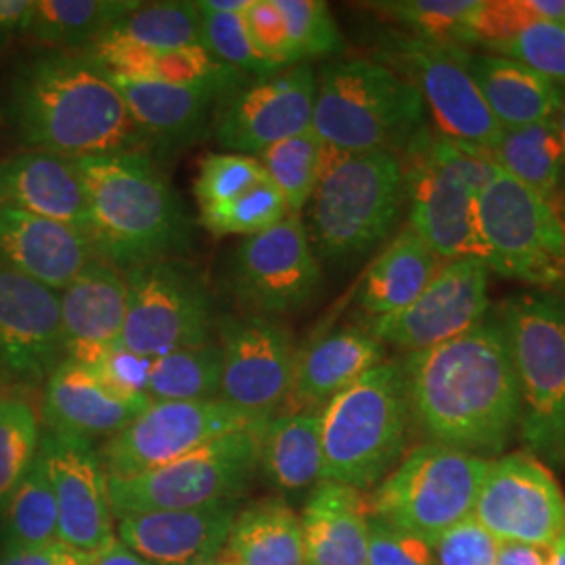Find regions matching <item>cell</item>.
<instances>
[{
	"mask_svg": "<svg viewBox=\"0 0 565 565\" xmlns=\"http://www.w3.org/2000/svg\"><path fill=\"white\" fill-rule=\"evenodd\" d=\"M401 364L413 424L429 443L497 459L520 429V385L497 317Z\"/></svg>",
	"mask_w": 565,
	"mask_h": 565,
	"instance_id": "6da1fadb",
	"label": "cell"
},
{
	"mask_svg": "<svg viewBox=\"0 0 565 565\" xmlns=\"http://www.w3.org/2000/svg\"><path fill=\"white\" fill-rule=\"evenodd\" d=\"M4 114L25 149L72 160L149 151L118 84L90 51L42 49L20 61Z\"/></svg>",
	"mask_w": 565,
	"mask_h": 565,
	"instance_id": "7a4b0ae2",
	"label": "cell"
},
{
	"mask_svg": "<svg viewBox=\"0 0 565 565\" xmlns=\"http://www.w3.org/2000/svg\"><path fill=\"white\" fill-rule=\"evenodd\" d=\"M97 256L126 273L174 258L191 243L179 195L149 151L78 158Z\"/></svg>",
	"mask_w": 565,
	"mask_h": 565,
	"instance_id": "3957f363",
	"label": "cell"
},
{
	"mask_svg": "<svg viewBox=\"0 0 565 565\" xmlns=\"http://www.w3.org/2000/svg\"><path fill=\"white\" fill-rule=\"evenodd\" d=\"M312 128L335 153L403 156L425 130V103L380 61H331L317 74Z\"/></svg>",
	"mask_w": 565,
	"mask_h": 565,
	"instance_id": "277c9868",
	"label": "cell"
},
{
	"mask_svg": "<svg viewBox=\"0 0 565 565\" xmlns=\"http://www.w3.org/2000/svg\"><path fill=\"white\" fill-rule=\"evenodd\" d=\"M404 210L406 174L401 156L331 151L306 205L303 224L319 260L345 263L387 239Z\"/></svg>",
	"mask_w": 565,
	"mask_h": 565,
	"instance_id": "5b68a950",
	"label": "cell"
},
{
	"mask_svg": "<svg viewBox=\"0 0 565 565\" xmlns=\"http://www.w3.org/2000/svg\"><path fill=\"white\" fill-rule=\"evenodd\" d=\"M413 425L403 364H377L321 413V482L375 488L403 461Z\"/></svg>",
	"mask_w": 565,
	"mask_h": 565,
	"instance_id": "8992f818",
	"label": "cell"
},
{
	"mask_svg": "<svg viewBox=\"0 0 565 565\" xmlns=\"http://www.w3.org/2000/svg\"><path fill=\"white\" fill-rule=\"evenodd\" d=\"M520 385V438L539 461L565 463V298H509L497 315Z\"/></svg>",
	"mask_w": 565,
	"mask_h": 565,
	"instance_id": "52a82bcc",
	"label": "cell"
},
{
	"mask_svg": "<svg viewBox=\"0 0 565 565\" xmlns=\"http://www.w3.org/2000/svg\"><path fill=\"white\" fill-rule=\"evenodd\" d=\"M401 158L408 228L446 263L484 260L478 200L499 168L427 128Z\"/></svg>",
	"mask_w": 565,
	"mask_h": 565,
	"instance_id": "ba28073f",
	"label": "cell"
},
{
	"mask_svg": "<svg viewBox=\"0 0 565 565\" xmlns=\"http://www.w3.org/2000/svg\"><path fill=\"white\" fill-rule=\"evenodd\" d=\"M490 461L434 443L417 446L375 486L369 513L436 546L471 520Z\"/></svg>",
	"mask_w": 565,
	"mask_h": 565,
	"instance_id": "9c48e42d",
	"label": "cell"
},
{
	"mask_svg": "<svg viewBox=\"0 0 565 565\" xmlns=\"http://www.w3.org/2000/svg\"><path fill=\"white\" fill-rule=\"evenodd\" d=\"M264 424L226 434L141 476L109 480L114 518L237 503L260 471Z\"/></svg>",
	"mask_w": 565,
	"mask_h": 565,
	"instance_id": "30bf717a",
	"label": "cell"
},
{
	"mask_svg": "<svg viewBox=\"0 0 565 565\" xmlns=\"http://www.w3.org/2000/svg\"><path fill=\"white\" fill-rule=\"evenodd\" d=\"M478 228L490 273L551 289L565 282V214L497 170L478 200Z\"/></svg>",
	"mask_w": 565,
	"mask_h": 565,
	"instance_id": "8fae6325",
	"label": "cell"
},
{
	"mask_svg": "<svg viewBox=\"0 0 565 565\" xmlns=\"http://www.w3.org/2000/svg\"><path fill=\"white\" fill-rule=\"evenodd\" d=\"M380 57L417 88L436 135L480 158L499 141L503 126L486 107L467 70L463 46L390 32L380 41Z\"/></svg>",
	"mask_w": 565,
	"mask_h": 565,
	"instance_id": "7c38bea8",
	"label": "cell"
},
{
	"mask_svg": "<svg viewBox=\"0 0 565 565\" xmlns=\"http://www.w3.org/2000/svg\"><path fill=\"white\" fill-rule=\"evenodd\" d=\"M128 302L121 345L145 359L212 340L214 302L202 277L177 258L139 264L124 273Z\"/></svg>",
	"mask_w": 565,
	"mask_h": 565,
	"instance_id": "4fadbf2b",
	"label": "cell"
},
{
	"mask_svg": "<svg viewBox=\"0 0 565 565\" xmlns=\"http://www.w3.org/2000/svg\"><path fill=\"white\" fill-rule=\"evenodd\" d=\"M228 296L245 315L281 317L298 312L317 296L323 270L302 214H287L273 228L243 237L226 263Z\"/></svg>",
	"mask_w": 565,
	"mask_h": 565,
	"instance_id": "5bb4252c",
	"label": "cell"
},
{
	"mask_svg": "<svg viewBox=\"0 0 565 565\" xmlns=\"http://www.w3.org/2000/svg\"><path fill=\"white\" fill-rule=\"evenodd\" d=\"M223 398L151 403L99 448L107 480H126L172 463L226 434L264 424Z\"/></svg>",
	"mask_w": 565,
	"mask_h": 565,
	"instance_id": "9a60e30c",
	"label": "cell"
},
{
	"mask_svg": "<svg viewBox=\"0 0 565 565\" xmlns=\"http://www.w3.org/2000/svg\"><path fill=\"white\" fill-rule=\"evenodd\" d=\"M315 99L317 72L310 63L249 78L218 103L212 137L224 153L258 158L268 147L312 128Z\"/></svg>",
	"mask_w": 565,
	"mask_h": 565,
	"instance_id": "2e32d148",
	"label": "cell"
},
{
	"mask_svg": "<svg viewBox=\"0 0 565 565\" xmlns=\"http://www.w3.org/2000/svg\"><path fill=\"white\" fill-rule=\"evenodd\" d=\"M471 520L497 543L553 546L565 532V494L543 461L527 452L492 459Z\"/></svg>",
	"mask_w": 565,
	"mask_h": 565,
	"instance_id": "e0dca14e",
	"label": "cell"
},
{
	"mask_svg": "<svg viewBox=\"0 0 565 565\" xmlns=\"http://www.w3.org/2000/svg\"><path fill=\"white\" fill-rule=\"evenodd\" d=\"M223 350L221 398L256 419H270L287 404L298 350L275 319L243 315L218 321Z\"/></svg>",
	"mask_w": 565,
	"mask_h": 565,
	"instance_id": "ac0fdd59",
	"label": "cell"
},
{
	"mask_svg": "<svg viewBox=\"0 0 565 565\" xmlns=\"http://www.w3.org/2000/svg\"><path fill=\"white\" fill-rule=\"evenodd\" d=\"M60 513V541L99 555L118 539L109 480L93 440L46 429L39 448Z\"/></svg>",
	"mask_w": 565,
	"mask_h": 565,
	"instance_id": "d6986e66",
	"label": "cell"
},
{
	"mask_svg": "<svg viewBox=\"0 0 565 565\" xmlns=\"http://www.w3.org/2000/svg\"><path fill=\"white\" fill-rule=\"evenodd\" d=\"M488 281L484 260H450L415 302L396 315L371 319L369 333L406 354L448 342L488 317Z\"/></svg>",
	"mask_w": 565,
	"mask_h": 565,
	"instance_id": "ffe728a7",
	"label": "cell"
},
{
	"mask_svg": "<svg viewBox=\"0 0 565 565\" xmlns=\"http://www.w3.org/2000/svg\"><path fill=\"white\" fill-rule=\"evenodd\" d=\"M63 359L60 294L0 256V369L42 380Z\"/></svg>",
	"mask_w": 565,
	"mask_h": 565,
	"instance_id": "44dd1931",
	"label": "cell"
},
{
	"mask_svg": "<svg viewBox=\"0 0 565 565\" xmlns=\"http://www.w3.org/2000/svg\"><path fill=\"white\" fill-rule=\"evenodd\" d=\"M235 518V503L142 511L118 518V541L151 565H202L226 546Z\"/></svg>",
	"mask_w": 565,
	"mask_h": 565,
	"instance_id": "7402d4cb",
	"label": "cell"
},
{
	"mask_svg": "<svg viewBox=\"0 0 565 565\" xmlns=\"http://www.w3.org/2000/svg\"><path fill=\"white\" fill-rule=\"evenodd\" d=\"M151 404L149 396H124L86 364L61 359L46 375L42 417L53 431L82 438H111Z\"/></svg>",
	"mask_w": 565,
	"mask_h": 565,
	"instance_id": "603a6c76",
	"label": "cell"
},
{
	"mask_svg": "<svg viewBox=\"0 0 565 565\" xmlns=\"http://www.w3.org/2000/svg\"><path fill=\"white\" fill-rule=\"evenodd\" d=\"M0 256L28 279L57 294L99 258L84 231L9 203L0 205Z\"/></svg>",
	"mask_w": 565,
	"mask_h": 565,
	"instance_id": "cb8c5ba5",
	"label": "cell"
},
{
	"mask_svg": "<svg viewBox=\"0 0 565 565\" xmlns=\"http://www.w3.org/2000/svg\"><path fill=\"white\" fill-rule=\"evenodd\" d=\"M128 289L124 273L102 258L60 291L63 359L86 363L121 342Z\"/></svg>",
	"mask_w": 565,
	"mask_h": 565,
	"instance_id": "d4e9b609",
	"label": "cell"
},
{
	"mask_svg": "<svg viewBox=\"0 0 565 565\" xmlns=\"http://www.w3.org/2000/svg\"><path fill=\"white\" fill-rule=\"evenodd\" d=\"M147 149L174 153L202 139L216 107L228 95L221 86H170L151 82L116 81ZM235 90V88H233Z\"/></svg>",
	"mask_w": 565,
	"mask_h": 565,
	"instance_id": "484cf974",
	"label": "cell"
},
{
	"mask_svg": "<svg viewBox=\"0 0 565 565\" xmlns=\"http://www.w3.org/2000/svg\"><path fill=\"white\" fill-rule=\"evenodd\" d=\"M384 343L363 329H340L298 352L287 413H323L364 373L384 363Z\"/></svg>",
	"mask_w": 565,
	"mask_h": 565,
	"instance_id": "4316f807",
	"label": "cell"
},
{
	"mask_svg": "<svg viewBox=\"0 0 565 565\" xmlns=\"http://www.w3.org/2000/svg\"><path fill=\"white\" fill-rule=\"evenodd\" d=\"M4 203L90 237V207L76 160L25 149L0 163Z\"/></svg>",
	"mask_w": 565,
	"mask_h": 565,
	"instance_id": "83f0119b",
	"label": "cell"
},
{
	"mask_svg": "<svg viewBox=\"0 0 565 565\" xmlns=\"http://www.w3.org/2000/svg\"><path fill=\"white\" fill-rule=\"evenodd\" d=\"M303 565H369V503L350 486L319 482L302 518Z\"/></svg>",
	"mask_w": 565,
	"mask_h": 565,
	"instance_id": "f1b7e54d",
	"label": "cell"
},
{
	"mask_svg": "<svg viewBox=\"0 0 565 565\" xmlns=\"http://www.w3.org/2000/svg\"><path fill=\"white\" fill-rule=\"evenodd\" d=\"M114 81L151 82L170 86L237 88L252 76L214 60L203 46L149 49L126 42H95L88 49Z\"/></svg>",
	"mask_w": 565,
	"mask_h": 565,
	"instance_id": "f546056e",
	"label": "cell"
},
{
	"mask_svg": "<svg viewBox=\"0 0 565 565\" xmlns=\"http://www.w3.org/2000/svg\"><path fill=\"white\" fill-rule=\"evenodd\" d=\"M467 70L486 107L503 128L551 121L565 99L559 84L546 81L520 61L467 53Z\"/></svg>",
	"mask_w": 565,
	"mask_h": 565,
	"instance_id": "4dcf8cb0",
	"label": "cell"
},
{
	"mask_svg": "<svg viewBox=\"0 0 565 565\" xmlns=\"http://www.w3.org/2000/svg\"><path fill=\"white\" fill-rule=\"evenodd\" d=\"M445 264L446 260L406 226L369 266L356 298L359 306L373 319L396 315L424 294Z\"/></svg>",
	"mask_w": 565,
	"mask_h": 565,
	"instance_id": "1f68e13d",
	"label": "cell"
},
{
	"mask_svg": "<svg viewBox=\"0 0 565 565\" xmlns=\"http://www.w3.org/2000/svg\"><path fill=\"white\" fill-rule=\"evenodd\" d=\"M260 469L281 490L298 492L323 476L321 413H282L270 417L260 436Z\"/></svg>",
	"mask_w": 565,
	"mask_h": 565,
	"instance_id": "d6a6232c",
	"label": "cell"
},
{
	"mask_svg": "<svg viewBox=\"0 0 565 565\" xmlns=\"http://www.w3.org/2000/svg\"><path fill=\"white\" fill-rule=\"evenodd\" d=\"M484 160L564 212L565 151L557 137L555 121L503 128L499 141L486 153Z\"/></svg>",
	"mask_w": 565,
	"mask_h": 565,
	"instance_id": "836d02e7",
	"label": "cell"
},
{
	"mask_svg": "<svg viewBox=\"0 0 565 565\" xmlns=\"http://www.w3.org/2000/svg\"><path fill=\"white\" fill-rule=\"evenodd\" d=\"M226 546L233 565H303L302 522L279 499L258 501L237 513Z\"/></svg>",
	"mask_w": 565,
	"mask_h": 565,
	"instance_id": "e575fe53",
	"label": "cell"
},
{
	"mask_svg": "<svg viewBox=\"0 0 565 565\" xmlns=\"http://www.w3.org/2000/svg\"><path fill=\"white\" fill-rule=\"evenodd\" d=\"M139 4V0H32L23 39L41 42L44 49L88 51Z\"/></svg>",
	"mask_w": 565,
	"mask_h": 565,
	"instance_id": "d590c367",
	"label": "cell"
},
{
	"mask_svg": "<svg viewBox=\"0 0 565 565\" xmlns=\"http://www.w3.org/2000/svg\"><path fill=\"white\" fill-rule=\"evenodd\" d=\"M223 350L216 340L153 359L147 396L151 403H195L221 398Z\"/></svg>",
	"mask_w": 565,
	"mask_h": 565,
	"instance_id": "8d00e7d4",
	"label": "cell"
},
{
	"mask_svg": "<svg viewBox=\"0 0 565 565\" xmlns=\"http://www.w3.org/2000/svg\"><path fill=\"white\" fill-rule=\"evenodd\" d=\"M99 41L126 42L149 49L202 46V13L198 2H141ZM97 41V42H99Z\"/></svg>",
	"mask_w": 565,
	"mask_h": 565,
	"instance_id": "74e56055",
	"label": "cell"
},
{
	"mask_svg": "<svg viewBox=\"0 0 565 565\" xmlns=\"http://www.w3.org/2000/svg\"><path fill=\"white\" fill-rule=\"evenodd\" d=\"M329 153L323 139L310 128L268 147L256 160L263 163L268 181L281 191L289 212L302 214L321 182Z\"/></svg>",
	"mask_w": 565,
	"mask_h": 565,
	"instance_id": "f35d334b",
	"label": "cell"
},
{
	"mask_svg": "<svg viewBox=\"0 0 565 565\" xmlns=\"http://www.w3.org/2000/svg\"><path fill=\"white\" fill-rule=\"evenodd\" d=\"M41 440L34 401L21 392H0V505L36 461Z\"/></svg>",
	"mask_w": 565,
	"mask_h": 565,
	"instance_id": "ab89813d",
	"label": "cell"
},
{
	"mask_svg": "<svg viewBox=\"0 0 565 565\" xmlns=\"http://www.w3.org/2000/svg\"><path fill=\"white\" fill-rule=\"evenodd\" d=\"M7 522L13 546L46 545L60 541L57 501L41 457H36L7 499Z\"/></svg>",
	"mask_w": 565,
	"mask_h": 565,
	"instance_id": "60d3db41",
	"label": "cell"
},
{
	"mask_svg": "<svg viewBox=\"0 0 565 565\" xmlns=\"http://www.w3.org/2000/svg\"><path fill=\"white\" fill-rule=\"evenodd\" d=\"M480 0H384L366 7L425 41L463 46L467 25Z\"/></svg>",
	"mask_w": 565,
	"mask_h": 565,
	"instance_id": "b9f144b4",
	"label": "cell"
},
{
	"mask_svg": "<svg viewBox=\"0 0 565 565\" xmlns=\"http://www.w3.org/2000/svg\"><path fill=\"white\" fill-rule=\"evenodd\" d=\"M539 21L565 23V0H480L465 44L492 49Z\"/></svg>",
	"mask_w": 565,
	"mask_h": 565,
	"instance_id": "7bdbcfd3",
	"label": "cell"
},
{
	"mask_svg": "<svg viewBox=\"0 0 565 565\" xmlns=\"http://www.w3.org/2000/svg\"><path fill=\"white\" fill-rule=\"evenodd\" d=\"M289 207L281 191L270 181L263 182L231 202L200 210V223L214 235L252 237L287 218Z\"/></svg>",
	"mask_w": 565,
	"mask_h": 565,
	"instance_id": "ee69618b",
	"label": "cell"
},
{
	"mask_svg": "<svg viewBox=\"0 0 565 565\" xmlns=\"http://www.w3.org/2000/svg\"><path fill=\"white\" fill-rule=\"evenodd\" d=\"M198 7L202 13V46L214 60L252 78L281 72L254 46L243 18L245 13H221L205 7V2H198Z\"/></svg>",
	"mask_w": 565,
	"mask_h": 565,
	"instance_id": "f6af8a7d",
	"label": "cell"
},
{
	"mask_svg": "<svg viewBox=\"0 0 565 565\" xmlns=\"http://www.w3.org/2000/svg\"><path fill=\"white\" fill-rule=\"evenodd\" d=\"M268 181L263 163L242 153H210L203 158L193 184L200 210L231 202Z\"/></svg>",
	"mask_w": 565,
	"mask_h": 565,
	"instance_id": "bcb514c9",
	"label": "cell"
},
{
	"mask_svg": "<svg viewBox=\"0 0 565 565\" xmlns=\"http://www.w3.org/2000/svg\"><path fill=\"white\" fill-rule=\"evenodd\" d=\"M287 21L289 36L298 60L306 63L315 57L335 55L343 49V39L323 0H277Z\"/></svg>",
	"mask_w": 565,
	"mask_h": 565,
	"instance_id": "7dc6e473",
	"label": "cell"
},
{
	"mask_svg": "<svg viewBox=\"0 0 565 565\" xmlns=\"http://www.w3.org/2000/svg\"><path fill=\"white\" fill-rule=\"evenodd\" d=\"M494 55L520 61L545 76L546 81L565 84V25L539 21L527 25L513 39L492 46Z\"/></svg>",
	"mask_w": 565,
	"mask_h": 565,
	"instance_id": "c3c4849f",
	"label": "cell"
},
{
	"mask_svg": "<svg viewBox=\"0 0 565 565\" xmlns=\"http://www.w3.org/2000/svg\"><path fill=\"white\" fill-rule=\"evenodd\" d=\"M243 18L249 39L264 60L270 61L279 70L302 63L298 60L287 21L282 18L277 0H252Z\"/></svg>",
	"mask_w": 565,
	"mask_h": 565,
	"instance_id": "681fc988",
	"label": "cell"
},
{
	"mask_svg": "<svg viewBox=\"0 0 565 565\" xmlns=\"http://www.w3.org/2000/svg\"><path fill=\"white\" fill-rule=\"evenodd\" d=\"M369 565H440V562L436 546L424 539L371 518Z\"/></svg>",
	"mask_w": 565,
	"mask_h": 565,
	"instance_id": "f907efd6",
	"label": "cell"
},
{
	"mask_svg": "<svg viewBox=\"0 0 565 565\" xmlns=\"http://www.w3.org/2000/svg\"><path fill=\"white\" fill-rule=\"evenodd\" d=\"M151 363V359L135 354L118 343L97 352L82 364L93 369L105 384L124 396H147Z\"/></svg>",
	"mask_w": 565,
	"mask_h": 565,
	"instance_id": "816d5d0a",
	"label": "cell"
},
{
	"mask_svg": "<svg viewBox=\"0 0 565 565\" xmlns=\"http://www.w3.org/2000/svg\"><path fill=\"white\" fill-rule=\"evenodd\" d=\"M497 546L484 527L467 520L438 541L436 553L440 565H494Z\"/></svg>",
	"mask_w": 565,
	"mask_h": 565,
	"instance_id": "f5cc1de1",
	"label": "cell"
},
{
	"mask_svg": "<svg viewBox=\"0 0 565 565\" xmlns=\"http://www.w3.org/2000/svg\"><path fill=\"white\" fill-rule=\"evenodd\" d=\"M95 555L82 553L61 541L36 546H9L0 565H93Z\"/></svg>",
	"mask_w": 565,
	"mask_h": 565,
	"instance_id": "db71d44e",
	"label": "cell"
},
{
	"mask_svg": "<svg viewBox=\"0 0 565 565\" xmlns=\"http://www.w3.org/2000/svg\"><path fill=\"white\" fill-rule=\"evenodd\" d=\"M32 13V0H0V53L23 36Z\"/></svg>",
	"mask_w": 565,
	"mask_h": 565,
	"instance_id": "11a10c76",
	"label": "cell"
},
{
	"mask_svg": "<svg viewBox=\"0 0 565 565\" xmlns=\"http://www.w3.org/2000/svg\"><path fill=\"white\" fill-rule=\"evenodd\" d=\"M553 546L499 543L494 565H551Z\"/></svg>",
	"mask_w": 565,
	"mask_h": 565,
	"instance_id": "9f6ffc18",
	"label": "cell"
},
{
	"mask_svg": "<svg viewBox=\"0 0 565 565\" xmlns=\"http://www.w3.org/2000/svg\"><path fill=\"white\" fill-rule=\"evenodd\" d=\"M93 565H151L149 562L141 559L137 553H132L128 546L120 543L118 539L114 541V545L107 546L103 553L95 557Z\"/></svg>",
	"mask_w": 565,
	"mask_h": 565,
	"instance_id": "6f0895ef",
	"label": "cell"
},
{
	"mask_svg": "<svg viewBox=\"0 0 565 565\" xmlns=\"http://www.w3.org/2000/svg\"><path fill=\"white\" fill-rule=\"evenodd\" d=\"M205 7L221 11V13H245L252 0H203Z\"/></svg>",
	"mask_w": 565,
	"mask_h": 565,
	"instance_id": "680465c9",
	"label": "cell"
},
{
	"mask_svg": "<svg viewBox=\"0 0 565 565\" xmlns=\"http://www.w3.org/2000/svg\"><path fill=\"white\" fill-rule=\"evenodd\" d=\"M553 121H555V130H557V137H559L562 145H564L565 151V99L564 103L559 105V109H557V114H555Z\"/></svg>",
	"mask_w": 565,
	"mask_h": 565,
	"instance_id": "91938a15",
	"label": "cell"
},
{
	"mask_svg": "<svg viewBox=\"0 0 565 565\" xmlns=\"http://www.w3.org/2000/svg\"><path fill=\"white\" fill-rule=\"evenodd\" d=\"M551 565H565V532L562 539L553 545V562Z\"/></svg>",
	"mask_w": 565,
	"mask_h": 565,
	"instance_id": "94428289",
	"label": "cell"
},
{
	"mask_svg": "<svg viewBox=\"0 0 565 565\" xmlns=\"http://www.w3.org/2000/svg\"><path fill=\"white\" fill-rule=\"evenodd\" d=\"M4 203V186H2V172H0V205Z\"/></svg>",
	"mask_w": 565,
	"mask_h": 565,
	"instance_id": "6125c7cd",
	"label": "cell"
},
{
	"mask_svg": "<svg viewBox=\"0 0 565 565\" xmlns=\"http://www.w3.org/2000/svg\"><path fill=\"white\" fill-rule=\"evenodd\" d=\"M202 565H233V564H231V562H228V559H223V562H216V559H214V562H207V564H202Z\"/></svg>",
	"mask_w": 565,
	"mask_h": 565,
	"instance_id": "be15d7a7",
	"label": "cell"
},
{
	"mask_svg": "<svg viewBox=\"0 0 565 565\" xmlns=\"http://www.w3.org/2000/svg\"><path fill=\"white\" fill-rule=\"evenodd\" d=\"M0 371H2V369H0Z\"/></svg>",
	"mask_w": 565,
	"mask_h": 565,
	"instance_id": "e7e4bbea",
	"label": "cell"
},
{
	"mask_svg": "<svg viewBox=\"0 0 565 565\" xmlns=\"http://www.w3.org/2000/svg\"><path fill=\"white\" fill-rule=\"evenodd\" d=\"M564 25H565V23H564Z\"/></svg>",
	"mask_w": 565,
	"mask_h": 565,
	"instance_id": "03108f58",
	"label": "cell"
}]
</instances>
